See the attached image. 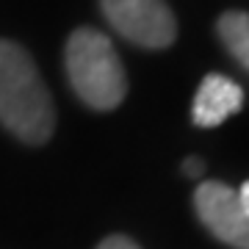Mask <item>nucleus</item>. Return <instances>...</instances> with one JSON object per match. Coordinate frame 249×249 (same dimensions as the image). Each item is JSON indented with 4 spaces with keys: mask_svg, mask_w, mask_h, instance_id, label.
<instances>
[{
    "mask_svg": "<svg viewBox=\"0 0 249 249\" xmlns=\"http://www.w3.org/2000/svg\"><path fill=\"white\" fill-rule=\"evenodd\" d=\"M219 39L227 53L249 70V14L247 11H224L219 17Z\"/></svg>",
    "mask_w": 249,
    "mask_h": 249,
    "instance_id": "423d86ee",
    "label": "nucleus"
},
{
    "mask_svg": "<svg viewBox=\"0 0 249 249\" xmlns=\"http://www.w3.org/2000/svg\"><path fill=\"white\" fill-rule=\"evenodd\" d=\"M194 208L199 222L222 244L232 249H249V216L241 208L238 191L216 180H205L194 191Z\"/></svg>",
    "mask_w": 249,
    "mask_h": 249,
    "instance_id": "20e7f679",
    "label": "nucleus"
},
{
    "mask_svg": "<svg viewBox=\"0 0 249 249\" xmlns=\"http://www.w3.org/2000/svg\"><path fill=\"white\" fill-rule=\"evenodd\" d=\"M116 34L147 50H163L178 36V19L166 0H100Z\"/></svg>",
    "mask_w": 249,
    "mask_h": 249,
    "instance_id": "7ed1b4c3",
    "label": "nucleus"
},
{
    "mask_svg": "<svg viewBox=\"0 0 249 249\" xmlns=\"http://www.w3.org/2000/svg\"><path fill=\"white\" fill-rule=\"evenodd\" d=\"M97 249H142L136 241H130L127 235H108L106 241H100Z\"/></svg>",
    "mask_w": 249,
    "mask_h": 249,
    "instance_id": "0eeeda50",
    "label": "nucleus"
},
{
    "mask_svg": "<svg viewBox=\"0 0 249 249\" xmlns=\"http://www.w3.org/2000/svg\"><path fill=\"white\" fill-rule=\"evenodd\" d=\"M0 122L28 144H45L55 127L53 97L34 58L9 39H0Z\"/></svg>",
    "mask_w": 249,
    "mask_h": 249,
    "instance_id": "f257e3e1",
    "label": "nucleus"
},
{
    "mask_svg": "<svg viewBox=\"0 0 249 249\" xmlns=\"http://www.w3.org/2000/svg\"><path fill=\"white\" fill-rule=\"evenodd\" d=\"M183 172H186L188 178H199V175L205 172V163L199 158H188L186 163H183Z\"/></svg>",
    "mask_w": 249,
    "mask_h": 249,
    "instance_id": "6e6552de",
    "label": "nucleus"
},
{
    "mask_svg": "<svg viewBox=\"0 0 249 249\" xmlns=\"http://www.w3.org/2000/svg\"><path fill=\"white\" fill-rule=\"evenodd\" d=\"M67 75L75 94L89 108L111 111L127 94V75L106 34L78 28L67 42Z\"/></svg>",
    "mask_w": 249,
    "mask_h": 249,
    "instance_id": "f03ea898",
    "label": "nucleus"
},
{
    "mask_svg": "<svg viewBox=\"0 0 249 249\" xmlns=\"http://www.w3.org/2000/svg\"><path fill=\"white\" fill-rule=\"evenodd\" d=\"M244 106V89L227 75H205L194 94L191 119L199 127H216Z\"/></svg>",
    "mask_w": 249,
    "mask_h": 249,
    "instance_id": "39448f33",
    "label": "nucleus"
},
{
    "mask_svg": "<svg viewBox=\"0 0 249 249\" xmlns=\"http://www.w3.org/2000/svg\"><path fill=\"white\" fill-rule=\"evenodd\" d=\"M238 199H241V208H244V213L249 216V180L241 186V191H238Z\"/></svg>",
    "mask_w": 249,
    "mask_h": 249,
    "instance_id": "1a4fd4ad",
    "label": "nucleus"
}]
</instances>
